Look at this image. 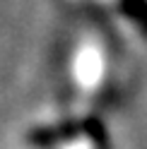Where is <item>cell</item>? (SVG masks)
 <instances>
[{"mask_svg": "<svg viewBox=\"0 0 147 149\" xmlns=\"http://www.w3.org/2000/svg\"><path fill=\"white\" fill-rule=\"evenodd\" d=\"M75 132V125L72 123H60V125H46V127H36L27 135V142L34 144V147H51L60 142V139L70 137Z\"/></svg>", "mask_w": 147, "mask_h": 149, "instance_id": "obj_1", "label": "cell"}]
</instances>
